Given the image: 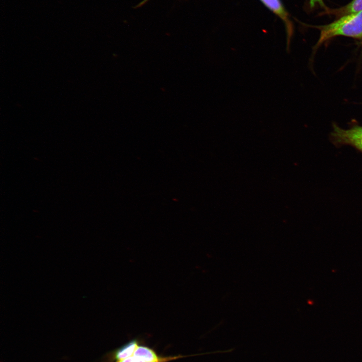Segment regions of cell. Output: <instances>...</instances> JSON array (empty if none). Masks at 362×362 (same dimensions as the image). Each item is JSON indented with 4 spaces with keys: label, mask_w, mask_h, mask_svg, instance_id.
Returning <instances> with one entry per match:
<instances>
[{
    "label": "cell",
    "mask_w": 362,
    "mask_h": 362,
    "mask_svg": "<svg viewBox=\"0 0 362 362\" xmlns=\"http://www.w3.org/2000/svg\"><path fill=\"white\" fill-rule=\"evenodd\" d=\"M317 28L320 31L316 46L338 36L362 38V11L341 16L334 22Z\"/></svg>",
    "instance_id": "1"
},
{
    "label": "cell",
    "mask_w": 362,
    "mask_h": 362,
    "mask_svg": "<svg viewBox=\"0 0 362 362\" xmlns=\"http://www.w3.org/2000/svg\"><path fill=\"white\" fill-rule=\"evenodd\" d=\"M331 138L335 145H349L362 153V126L344 129L334 124Z\"/></svg>",
    "instance_id": "2"
},
{
    "label": "cell",
    "mask_w": 362,
    "mask_h": 362,
    "mask_svg": "<svg viewBox=\"0 0 362 362\" xmlns=\"http://www.w3.org/2000/svg\"><path fill=\"white\" fill-rule=\"evenodd\" d=\"M133 355L143 359L145 362H168L180 357V356L160 357L153 350L143 346H138Z\"/></svg>",
    "instance_id": "3"
},
{
    "label": "cell",
    "mask_w": 362,
    "mask_h": 362,
    "mask_svg": "<svg viewBox=\"0 0 362 362\" xmlns=\"http://www.w3.org/2000/svg\"><path fill=\"white\" fill-rule=\"evenodd\" d=\"M274 13L278 15L286 24L287 29L291 30L290 21L288 15L280 0H261Z\"/></svg>",
    "instance_id": "4"
},
{
    "label": "cell",
    "mask_w": 362,
    "mask_h": 362,
    "mask_svg": "<svg viewBox=\"0 0 362 362\" xmlns=\"http://www.w3.org/2000/svg\"><path fill=\"white\" fill-rule=\"evenodd\" d=\"M138 347L136 340H133L121 347L115 353L114 357L116 361L123 360L133 356Z\"/></svg>",
    "instance_id": "5"
},
{
    "label": "cell",
    "mask_w": 362,
    "mask_h": 362,
    "mask_svg": "<svg viewBox=\"0 0 362 362\" xmlns=\"http://www.w3.org/2000/svg\"><path fill=\"white\" fill-rule=\"evenodd\" d=\"M362 11V0H352L347 5L333 11V13L342 16Z\"/></svg>",
    "instance_id": "6"
},
{
    "label": "cell",
    "mask_w": 362,
    "mask_h": 362,
    "mask_svg": "<svg viewBox=\"0 0 362 362\" xmlns=\"http://www.w3.org/2000/svg\"><path fill=\"white\" fill-rule=\"evenodd\" d=\"M116 362H145V361L144 360H143V359H142L140 358L135 357L133 355L131 357H130L129 358H126V359H124L123 360L116 361Z\"/></svg>",
    "instance_id": "7"
},
{
    "label": "cell",
    "mask_w": 362,
    "mask_h": 362,
    "mask_svg": "<svg viewBox=\"0 0 362 362\" xmlns=\"http://www.w3.org/2000/svg\"><path fill=\"white\" fill-rule=\"evenodd\" d=\"M309 4L311 8L314 7L316 4H319L322 7H324L323 0H309Z\"/></svg>",
    "instance_id": "8"
},
{
    "label": "cell",
    "mask_w": 362,
    "mask_h": 362,
    "mask_svg": "<svg viewBox=\"0 0 362 362\" xmlns=\"http://www.w3.org/2000/svg\"><path fill=\"white\" fill-rule=\"evenodd\" d=\"M147 1V0H144L140 5L143 4V3H144L145 2H146V1Z\"/></svg>",
    "instance_id": "9"
}]
</instances>
